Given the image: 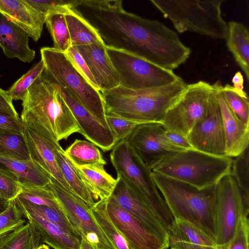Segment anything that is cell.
Listing matches in <instances>:
<instances>
[{
  "instance_id": "39",
  "label": "cell",
  "mask_w": 249,
  "mask_h": 249,
  "mask_svg": "<svg viewBox=\"0 0 249 249\" xmlns=\"http://www.w3.org/2000/svg\"><path fill=\"white\" fill-rule=\"evenodd\" d=\"M45 69L43 61L41 59L26 73L23 75L6 90L11 99L23 101L28 89L36 79L41 75Z\"/></svg>"
},
{
  "instance_id": "1",
  "label": "cell",
  "mask_w": 249,
  "mask_h": 249,
  "mask_svg": "<svg viewBox=\"0 0 249 249\" xmlns=\"http://www.w3.org/2000/svg\"><path fill=\"white\" fill-rule=\"evenodd\" d=\"M76 10L98 31L105 45L126 51L164 69L181 53L177 33L157 20L124 9L121 0H82Z\"/></svg>"
},
{
  "instance_id": "9",
  "label": "cell",
  "mask_w": 249,
  "mask_h": 249,
  "mask_svg": "<svg viewBox=\"0 0 249 249\" xmlns=\"http://www.w3.org/2000/svg\"><path fill=\"white\" fill-rule=\"evenodd\" d=\"M119 75L120 86L131 89L160 87L181 78L172 71L161 68L123 50L106 46Z\"/></svg>"
},
{
  "instance_id": "38",
  "label": "cell",
  "mask_w": 249,
  "mask_h": 249,
  "mask_svg": "<svg viewBox=\"0 0 249 249\" xmlns=\"http://www.w3.org/2000/svg\"><path fill=\"white\" fill-rule=\"evenodd\" d=\"M231 174L235 180L245 201L249 204V149L247 147L235 157Z\"/></svg>"
},
{
  "instance_id": "52",
  "label": "cell",
  "mask_w": 249,
  "mask_h": 249,
  "mask_svg": "<svg viewBox=\"0 0 249 249\" xmlns=\"http://www.w3.org/2000/svg\"><path fill=\"white\" fill-rule=\"evenodd\" d=\"M37 249H50L48 245H46L44 244H42L37 248Z\"/></svg>"
},
{
  "instance_id": "4",
  "label": "cell",
  "mask_w": 249,
  "mask_h": 249,
  "mask_svg": "<svg viewBox=\"0 0 249 249\" xmlns=\"http://www.w3.org/2000/svg\"><path fill=\"white\" fill-rule=\"evenodd\" d=\"M22 106L20 119L36 122L58 142L74 133H80L59 85L42 74L28 89Z\"/></svg>"
},
{
  "instance_id": "19",
  "label": "cell",
  "mask_w": 249,
  "mask_h": 249,
  "mask_svg": "<svg viewBox=\"0 0 249 249\" xmlns=\"http://www.w3.org/2000/svg\"><path fill=\"white\" fill-rule=\"evenodd\" d=\"M222 118L225 139V155L236 157L249 146V126L244 124L231 110L222 91L219 81L213 85Z\"/></svg>"
},
{
  "instance_id": "28",
  "label": "cell",
  "mask_w": 249,
  "mask_h": 249,
  "mask_svg": "<svg viewBox=\"0 0 249 249\" xmlns=\"http://www.w3.org/2000/svg\"><path fill=\"white\" fill-rule=\"evenodd\" d=\"M65 19L71 46L93 44L105 45L97 30L75 8L67 11Z\"/></svg>"
},
{
  "instance_id": "36",
  "label": "cell",
  "mask_w": 249,
  "mask_h": 249,
  "mask_svg": "<svg viewBox=\"0 0 249 249\" xmlns=\"http://www.w3.org/2000/svg\"><path fill=\"white\" fill-rule=\"evenodd\" d=\"M0 156L31 160L23 133L0 131Z\"/></svg>"
},
{
  "instance_id": "8",
  "label": "cell",
  "mask_w": 249,
  "mask_h": 249,
  "mask_svg": "<svg viewBox=\"0 0 249 249\" xmlns=\"http://www.w3.org/2000/svg\"><path fill=\"white\" fill-rule=\"evenodd\" d=\"M45 69L42 75L64 87L106 128L109 129L100 91L94 88L74 68L64 53L53 47L40 49Z\"/></svg>"
},
{
  "instance_id": "34",
  "label": "cell",
  "mask_w": 249,
  "mask_h": 249,
  "mask_svg": "<svg viewBox=\"0 0 249 249\" xmlns=\"http://www.w3.org/2000/svg\"><path fill=\"white\" fill-rule=\"evenodd\" d=\"M21 190L15 198L16 199L32 204L46 206L67 215L54 193L48 185L44 187L21 185Z\"/></svg>"
},
{
  "instance_id": "29",
  "label": "cell",
  "mask_w": 249,
  "mask_h": 249,
  "mask_svg": "<svg viewBox=\"0 0 249 249\" xmlns=\"http://www.w3.org/2000/svg\"><path fill=\"white\" fill-rule=\"evenodd\" d=\"M56 159L62 175L69 184L71 193L91 209L95 205L91 195L85 186L74 165L67 157L63 148L55 151Z\"/></svg>"
},
{
  "instance_id": "7",
  "label": "cell",
  "mask_w": 249,
  "mask_h": 249,
  "mask_svg": "<svg viewBox=\"0 0 249 249\" xmlns=\"http://www.w3.org/2000/svg\"><path fill=\"white\" fill-rule=\"evenodd\" d=\"M110 160L117 176L154 210L169 231L174 218L159 193L152 170L142 161L125 139L112 148Z\"/></svg>"
},
{
  "instance_id": "27",
  "label": "cell",
  "mask_w": 249,
  "mask_h": 249,
  "mask_svg": "<svg viewBox=\"0 0 249 249\" xmlns=\"http://www.w3.org/2000/svg\"><path fill=\"white\" fill-rule=\"evenodd\" d=\"M227 33L225 38L229 51L249 79V32L242 23L231 21L227 23Z\"/></svg>"
},
{
  "instance_id": "3",
  "label": "cell",
  "mask_w": 249,
  "mask_h": 249,
  "mask_svg": "<svg viewBox=\"0 0 249 249\" xmlns=\"http://www.w3.org/2000/svg\"><path fill=\"white\" fill-rule=\"evenodd\" d=\"M152 176L174 219L192 224L215 242L216 184L199 189L155 172Z\"/></svg>"
},
{
  "instance_id": "33",
  "label": "cell",
  "mask_w": 249,
  "mask_h": 249,
  "mask_svg": "<svg viewBox=\"0 0 249 249\" xmlns=\"http://www.w3.org/2000/svg\"><path fill=\"white\" fill-rule=\"evenodd\" d=\"M14 200L19 208L39 215L58 225L67 232L81 240L82 235L80 231L66 214L46 206L23 202L16 198Z\"/></svg>"
},
{
  "instance_id": "2",
  "label": "cell",
  "mask_w": 249,
  "mask_h": 249,
  "mask_svg": "<svg viewBox=\"0 0 249 249\" xmlns=\"http://www.w3.org/2000/svg\"><path fill=\"white\" fill-rule=\"evenodd\" d=\"M181 79L163 87L131 89L121 86L101 91L106 114L142 124L161 123L169 107L183 91Z\"/></svg>"
},
{
  "instance_id": "18",
  "label": "cell",
  "mask_w": 249,
  "mask_h": 249,
  "mask_svg": "<svg viewBox=\"0 0 249 249\" xmlns=\"http://www.w3.org/2000/svg\"><path fill=\"white\" fill-rule=\"evenodd\" d=\"M58 85L61 95L80 129V134L104 152L112 149L116 142L110 129L105 127L64 87Z\"/></svg>"
},
{
  "instance_id": "37",
  "label": "cell",
  "mask_w": 249,
  "mask_h": 249,
  "mask_svg": "<svg viewBox=\"0 0 249 249\" xmlns=\"http://www.w3.org/2000/svg\"><path fill=\"white\" fill-rule=\"evenodd\" d=\"M221 90L231 110L244 124L249 126V101L247 93L239 92L229 84L222 86Z\"/></svg>"
},
{
  "instance_id": "23",
  "label": "cell",
  "mask_w": 249,
  "mask_h": 249,
  "mask_svg": "<svg viewBox=\"0 0 249 249\" xmlns=\"http://www.w3.org/2000/svg\"><path fill=\"white\" fill-rule=\"evenodd\" d=\"M168 244L171 249H220L201 230L179 219H174L169 230Z\"/></svg>"
},
{
  "instance_id": "31",
  "label": "cell",
  "mask_w": 249,
  "mask_h": 249,
  "mask_svg": "<svg viewBox=\"0 0 249 249\" xmlns=\"http://www.w3.org/2000/svg\"><path fill=\"white\" fill-rule=\"evenodd\" d=\"M90 212L113 249H131L110 219L106 209V200L97 202Z\"/></svg>"
},
{
  "instance_id": "50",
  "label": "cell",
  "mask_w": 249,
  "mask_h": 249,
  "mask_svg": "<svg viewBox=\"0 0 249 249\" xmlns=\"http://www.w3.org/2000/svg\"><path fill=\"white\" fill-rule=\"evenodd\" d=\"M80 249H95L85 238L82 237Z\"/></svg>"
},
{
  "instance_id": "40",
  "label": "cell",
  "mask_w": 249,
  "mask_h": 249,
  "mask_svg": "<svg viewBox=\"0 0 249 249\" xmlns=\"http://www.w3.org/2000/svg\"><path fill=\"white\" fill-rule=\"evenodd\" d=\"M27 222L14 199L11 200L7 208L0 214V238L23 226Z\"/></svg>"
},
{
  "instance_id": "25",
  "label": "cell",
  "mask_w": 249,
  "mask_h": 249,
  "mask_svg": "<svg viewBox=\"0 0 249 249\" xmlns=\"http://www.w3.org/2000/svg\"><path fill=\"white\" fill-rule=\"evenodd\" d=\"M74 166L96 203L107 200L111 196L118 180L106 172L105 165L92 164Z\"/></svg>"
},
{
  "instance_id": "15",
  "label": "cell",
  "mask_w": 249,
  "mask_h": 249,
  "mask_svg": "<svg viewBox=\"0 0 249 249\" xmlns=\"http://www.w3.org/2000/svg\"><path fill=\"white\" fill-rule=\"evenodd\" d=\"M47 185L54 193L68 218L77 227L82 237L95 249H113L92 216L90 208L54 179L51 178Z\"/></svg>"
},
{
  "instance_id": "13",
  "label": "cell",
  "mask_w": 249,
  "mask_h": 249,
  "mask_svg": "<svg viewBox=\"0 0 249 249\" xmlns=\"http://www.w3.org/2000/svg\"><path fill=\"white\" fill-rule=\"evenodd\" d=\"M20 119L31 160L63 188L71 193L56 159L55 151L62 148L59 142L36 122Z\"/></svg>"
},
{
  "instance_id": "41",
  "label": "cell",
  "mask_w": 249,
  "mask_h": 249,
  "mask_svg": "<svg viewBox=\"0 0 249 249\" xmlns=\"http://www.w3.org/2000/svg\"><path fill=\"white\" fill-rule=\"evenodd\" d=\"M35 10L47 17L58 13H66L75 8L80 0H25Z\"/></svg>"
},
{
  "instance_id": "30",
  "label": "cell",
  "mask_w": 249,
  "mask_h": 249,
  "mask_svg": "<svg viewBox=\"0 0 249 249\" xmlns=\"http://www.w3.org/2000/svg\"><path fill=\"white\" fill-rule=\"evenodd\" d=\"M42 244L40 235L28 221L0 238V249H36Z\"/></svg>"
},
{
  "instance_id": "21",
  "label": "cell",
  "mask_w": 249,
  "mask_h": 249,
  "mask_svg": "<svg viewBox=\"0 0 249 249\" xmlns=\"http://www.w3.org/2000/svg\"><path fill=\"white\" fill-rule=\"evenodd\" d=\"M0 13L24 30L34 40L40 38L47 16L25 0H0Z\"/></svg>"
},
{
  "instance_id": "10",
  "label": "cell",
  "mask_w": 249,
  "mask_h": 249,
  "mask_svg": "<svg viewBox=\"0 0 249 249\" xmlns=\"http://www.w3.org/2000/svg\"><path fill=\"white\" fill-rule=\"evenodd\" d=\"M213 86L199 81L186 84L178 99L166 111L161 122L166 130L187 137L206 115Z\"/></svg>"
},
{
  "instance_id": "6",
  "label": "cell",
  "mask_w": 249,
  "mask_h": 249,
  "mask_svg": "<svg viewBox=\"0 0 249 249\" xmlns=\"http://www.w3.org/2000/svg\"><path fill=\"white\" fill-rule=\"evenodd\" d=\"M232 161L229 157H217L191 149L166 159L152 172L201 189L216 184L230 173Z\"/></svg>"
},
{
  "instance_id": "42",
  "label": "cell",
  "mask_w": 249,
  "mask_h": 249,
  "mask_svg": "<svg viewBox=\"0 0 249 249\" xmlns=\"http://www.w3.org/2000/svg\"><path fill=\"white\" fill-rule=\"evenodd\" d=\"M106 118L116 143L126 139L137 125L140 124L112 114H107Z\"/></svg>"
},
{
  "instance_id": "24",
  "label": "cell",
  "mask_w": 249,
  "mask_h": 249,
  "mask_svg": "<svg viewBox=\"0 0 249 249\" xmlns=\"http://www.w3.org/2000/svg\"><path fill=\"white\" fill-rule=\"evenodd\" d=\"M18 207L24 217L37 231L42 243L54 249H80V239L67 232L58 225L39 215Z\"/></svg>"
},
{
  "instance_id": "16",
  "label": "cell",
  "mask_w": 249,
  "mask_h": 249,
  "mask_svg": "<svg viewBox=\"0 0 249 249\" xmlns=\"http://www.w3.org/2000/svg\"><path fill=\"white\" fill-rule=\"evenodd\" d=\"M106 209L113 223L131 249H167L168 241L154 232L121 207L111 196L106 200Z\"/></svg>"
},
{
  "instance_id": "14",
  "label": "cell",
  "mask_w": 249,
  "mask_h": 249,
  "mask_svg": "<svg viewBox=\"0 0 249 249\" xmlns=\"http://www.w3.org/2000/svg\"><path fill=\"white\" fill-rule=\"evenodd\" d=\"M187 138L194 149L217 157L226 156L222 118L213 86L206 115L196 124Z\"/></svg>"
},
{
  "instance_id": "35",
  "label": "cell",
  "mask_w": 249,
  "mask_h": 249,
  "mask_svg": "<svg viewBox=\"0 0 249 249\" xmlns=\"http://www.w3.org/2000/svg\"><path fill=\"white\" fill-rule=\"evenodd\" d=\"M53 42V48L65 53L71 45L65 13H58L47 16L45 22Z\"/></svg>"
},
{
  "instance_id": "22",
  "label": "cell",
  "mask_w": 249,
  "mask_h": 249,
  "mask_svg": "<svg viewBox=\"0 0 249 249\" xmlns=\"http://www.w3.org/2000/svg\"><path fill=\"white\" fill-rule=\"evenodd\" d=\"M29 37L24 30L0 13V47L6 57L31 62L36 53L29 46Z\"/></svg>"
},
{
  "instance_id": "48",
  "label": "cell",
  "mask_w": 249,
  "mask_h": 249,
  "mask_svg": "<svg viewBox=\"0 0 249 249\" xmlns=\"http://www.w3.org/2000/svg\"><path fill=\"white\" fill-rule=\"evenodd\" d=\"M165 135L174 144L184 149H193L187 137L177 133L165 130Z\"/></svg>"
},
{
  "instance_id": "46",
  "label": "cell",
  "mask_w": 249,
  "mask_h": 249,
  "mask_svg": "<svg viewBox=\"0 0 249 249\" xmlns=\"http://www.w3.org/2000/svg\"><path fill=\"white\" fill-rule=\"evenodd\" d=\"M0 131L23 133V125L19 117L0 112Z\"/></svg>"
},
{
  "instance_id": "5",
  "label": "cell",
  "mask_w": 249,
  "mask_h": 249,
  "mask_svg": "<svg viewBox=\"0 0 249 249\" xmlns=\"http://www.w3.org/2000/svg\"><path fill=\"white\" fill-rule=\"evenodd\" d=\"M152 4L172 22L179 33L192 32L225 39L227 23L221 15L225 0H151Z\"/></svg>"
},
{
  "instance_id": "17",
  "label": "cell",
  "mask_w": 249,
  "mask_h": 249,
  "mask_svg": "<svg viewBox=\"0 0 249 249\" xmlns=\"http://www.w3.org/2000/svg\"><path fill=\"white\" fill-rule=\"evenodd\" d=\"M117 183L111 196L123 208L163 239L168 241V231L154 210L117 176Z\"/></svg>"
},
{
  "instance_id": "11",
  "label": "cell",
  "mask_w": 249,
  "mask_h": 249,
  "mask_svg": "<svg viewBox=\"0 0 249 249\" xmlns=\"http://www.w3.org/2000/svg\"><path fill=\"white\" fill-rule=\"evenodd\" d=\"M249 204L244 200L231 173L216 183L215 202V243L226 249L243 216L248 217Z\"/></svg>"
},
{
  "instance_id": "26",
  "label": "cell",
  "mask_w": 249,
  "mask_h": 249,
  "mask_svg": "<svg viewBox=\"0 0 249 249\" xmlns=\"http://www.w3.org/2000/svg\"><path fill=\"white\" fill-rule=\"evenodd\" d=\"M0 169L14 176L21 186L44 187L51 181V177L32 160L0 156Z\"/></svg>"
},
{
  "instance_id": "51",
  "label": "cell",
  "mask_w": 249,
  "mask_h": 249,
  "mask_svg": "<svg viewBox=\"0 0 249 249\" xmlns=\"http://www.w3.org/2000/svg\"><path fill=\"white\" fill-rule=\"evenodd\" d=\"M10 201L0 199V214L3 212L7 208Z\"/></svg>"
},
{
  "instance_id": "49",
  "label": "cell",
  "mask_w": 249,
  "mask_h": 249,
  "mask_svg": "<svg viewBox=\"0 0 249 249\" xmlns=\"http://www.w3.org/2000/svg\"><path fill=\"white\" fill-rule=\"evenodd\" d=\"M232 83L233 84L232 87L236 90L239 92L244 91V78L243 76L240 71H237L235 73L232 79Z\"/></svg>"
},
{
  "instance_id": "43",
  "label": "cell",
  "mask_w": 249,
  "mask_h": 249,
  "mask_svg": "<svg viewBox=\"0 0 249 249\" xmlns=\"http://www.w3.org/2000/svg\"><path fill=\"white\" fill-rule=\"evenodd\" d=\"M21 190V185L17 178L7 171L0 169V199L13 200Z\"/></svg>"
},
{
  "instance_id": "47",
  "label": "cell",
  "mask_w": 249,
  "mask_h": 249,
  "mask_svg": "<svg viewBox=\"0 0 249 249\" xmlns=\"http://www.w3.org/2000/svg\"><path fill=\"white\" fill-rule=\"evenodd\" d=\"M0 112L8 113L16 117H19L13 101L8 95L6 90L0 88Z\"/></svg>"
},
{
  "instance_id": "32",
  "label": "cell",
  "mask_w": 249,
  "mask_h": 249,
  "mask_svg": "<svg viewBox=\"0 0 249 249\" xmlns=\"http://www.w3.org/2000/svg\"><path fill=\"white\" fill-rule=\"evenodd\" d=\"M64 153L74 165L107 164L98 148L93 143L85 140L76 139Z\"/></svg>"
},
{
  "instance_id": "20",
  "label": "cell",
  "mask_w": 249,
  "mask_h": 249,
  "mask_svg": "<svg viewBox=\"0 0 249 249\" xmlns=\"http://www.w3.org/2000/svg\"><path fill=\"white\" fill-rule=\"evenodd\" d=\"M74 47L86 61L100 92L120 85L119 75L105 45L93 44Z\"/></svg>"
},
{
  "instance_id": "12",
  "label": "cell",
  "mask_w": 249,
  "mask_h": 249,
  "mask_svg": "<svg viewBox=\"0 0 249 249\" xmlns=\"http://www.w3.org/2000/svg\"><path fill=\"white\" fill-rule=\"evenodd\" d=\"M165 130L161 123L140 124L125 139L151 170L166 159L185 150L169 140L165 135Z\"/></svg>"
},
{
  "instance_id": "45",
  "label": "cell",
  "mask_w": 249,
  "mask_h": 249,
  "mask_svg": "<svg viewBox=\"0 0 249 249\" xmlns=\"http://www.w3.org/2000/svg\"><path fill=\"white\" fill-rule=\"evenodd\" d=\"M249 220L248 217L240 219L236 232L226 249H249Z\"/></svg>"
},
{
  "instance_id": "44",
  "label": "cell",
  "mask_w": 249,
  "mask_h": 249,
  "mask_svg": "<svg viewBox=\"0 0 249 249\" xmlns=\"http://www.w3.org/2000/svg\"><path fill=\"white\" fill-rule=\"evenodd\" d=\"M76 70L95 89L100 91L88 65L76 49L71 46L64 53Z\"/></svg>"
}]
</instances>
